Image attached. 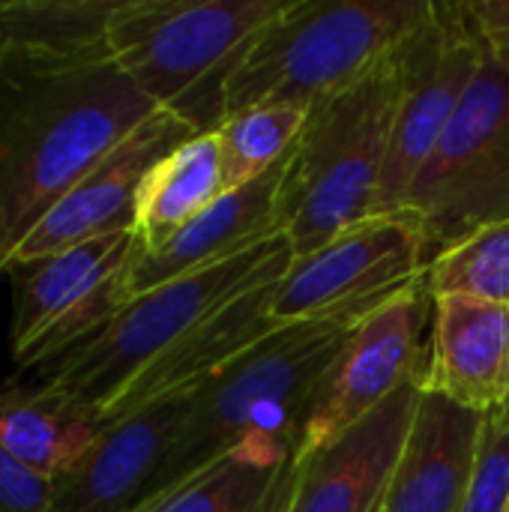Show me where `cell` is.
Wrapping results in <instances>:
<instances>
[{"label":"cell","mask_w":509,"mask_h":512,"mask_svg":"<svg viewBox=\"0 0 509 512\" xmlns=\"http://www.w3.org/2000/svg\"><path fill=\"white\" fill-rule=\"evenodd\" d=\"M426 285L432 297L465 294L509 306V222L441 252L426 270Z\"/></svg>","instance_id":"24"},{"label":"cell","mask_w":509,"mask_h":512,"mask_svg":"<svg viewBox=\"0 0 509 512\" xmlns=\"http://www.w3.org/2000/svg\"><path fill=\"white\" fill-rule=\"evenodd\" d=\"M462 12L483 54L509 72V0H462Z\"/></svg>","instance_id":"27"},{"label":"cell","mask_w":509,"mask_h":512,"mask_svg":"<svg viewBox=\"0 0 509 512\" xmlns=\"http://www.w3.org/2000/svg\"><path fill=\"white\" fill-rule=\"evenodd\" d=\"M291 261L288 237L276 234L219 264L156 285L132 297L93 339L48 366L42 384L105 420L123 390L201 318L255 282L288 270Z\"/></svg>","instance_id":"6"},{"label":"cell","mask_w":509,"mask_h":512,"mask_svg":"<svg viewBox=\"0 0 509 512\" xmlns=\"http://www.w3.org/2000/svg\"><path fill=\"white\" fill-rule=\"evenodd\" d=\"M285 162L261 174L258 180L225 192L201 216L183 225L156 249H141L129 267V300L165 285L177 276L195 273L201 267L219 264L231 255H240L276 234L279 228V189H282Z\"/></svg>","instance_id":"18"},{"label":"cell","mask_w":509,"mask_h":512,"mask_svg":"<svg viewBox=\"0 0 509 512\" xmlns=\"http://www.w3.org/2000/svg\"><path fill=\"white\" fill-rule=\"evenodd\" d=\"M429 246L411 210L369 216L315 252L294 258L273 291V324L369 315L423 279Z\"/></svg>","instance_id":"9"},{"label":"cell","mask_w":509,"mask_h":512,"mask_svg":"<svg viewBox=\"0 0 509 512\" xmlns=\"http://www.w3.org/2000/svg\"><path fill=\"white\" fill-rule=\"evenodd\" d=\"M363 321L366 315H345L279 327L201 384L141 504L201 474L246 441L297 450L327 372Z\"/></svg>","instance_id":"2"},{"label":"cell","mask_w":509,"mask_h":512,"mask_svg":"<svg viewBox=\"0 0 509 512\" xmlns=\"http://www.w3.org/2000/svg\"><path fill=\"white\" fill-rule=\"evenodd\" d=\"M420 384L402 387L324 450L288 456L258 512H372L411 432Z\"/></svg>","instance_id":"12"},{"label":"cell","mask_w":509,"mask_h":512,"mask_svg":"<svg viewBox=\"0 0 509 512\" xmlns=\"http://www.w3.org/2000/svg\"><path fill=\"white\" fill-rule=\"evenodd\" d=\"M429 0H288L243 48L225 117L255 105H315L378 66ZM222 117V120H225Z\"/></svg>","instance_id":"5"},{"label":"cell","mask_w":509,"mask_h":512,"mask_svg":"<svg viewBox=\"0 0 509 512\" xmlns=\"http://www.w3.org/2000/svg\"><path fill=\"white\" fill-rule=\"evenodd\" d=\"M432 306L435 300L423 276L366 315L315 396L294 450L297 459L342 438L402 387L420 384L429 345L423 336L432 324Z\"/></svg>","instance_id":"11"},{"label":"cell","mask_w":509,"mask_h":512,"mask_svg":"<svg viewBox=\"0 0 509 512\" xmlns=\"http://www.w3.org/2000/svg\"><path fill=\"white\" fill-rule=\"evenodd\" d=\"M135 252L138 237L126 228L12 267V360L48 369L93 339L129 303Z\"/></svg>","instance_id":"8"},{"label":"cell","mask_w":509,"mask_h":512,"mask_svg":"<svg viewBox=\"0 0 509 512\" xmlns=\"http://www.w3.org/2000/svg\"><path fill=\"white\" fill-rule=\"evenodd\" d=\"M0 512H54V483L0 444Z\"/></svg>","instance_id":"26"},{"label":"cell","mask_w":509,"mask_h":512,"mask_svg":"<svg viewBox=\"0 0 509 512\" xmlns=\"http://www.w3.org/2000/svg\"><path fill=\"white\" fill-rule=\"evenodd\" d=\"M372 512H384V498H381V501H378V504L372 507Z\"/></svg>","instance_id":"29"},{"label":"cell","mask_w":509,"mask_h":512,"mask_svg":"<svg viewBox=\"0 0 509 512\" xmlns=\"http://www.w3.org/2000/svg\"><path fill=\"white\" fill-rule=\"evenodd\" d=\"M192 135L198 132L180 117L168 111L150 114L45 213V219L24 237V243L12 255V267L48 258L93 237L132 228L135 201L144 177L162 156H168Z\"/></svg>","instance_id":"13"},{"label":"cell","mask_w":509,"mask_h":512,"mask_svg":"<svg viewBox=\"0 0 509 512\" xmlns=\"http://www.w3.org/2000/svg\"><path fill=\"white\" fill-rule=\"evenodd\" d=\"M282 273L255 282L252 288L240 291L237 297L216 306L207 318H201L183 339H177L156 363H150L123 390V396L108 408L102 426L162 396L198 390L237 357H243L252 345L279 330L273 324L270 306Z\"/></svg>","instance_id":"17"},{"label":"cell","mask_w":509,"mask_h":512,"mask_svg":"<svg viewBox=\"0 0 509 512\" xmlns=\"http://www.w3.org/2000/svg\"><path fill=\"white\" fill-rule=\"evenodd\" d=\"M102 432V420L51 384L0 387V444L45 480L66 474Z\"/></svg>","instance_id":"19"},{"label":"cell","mask_w":509,"mask_h":512,"mask_svg":"<svg viewBox=\"0 0 509 512\" xmlns=\"http://www.w3.org/2000/svg\"><path fill=\"white\" fill-rule=\"evenodd\" d=\"M195 390L147 402L102 426L84 456L54 480V512H132L177 441Z\"/></svg>","instance_id":"14"},{"label":"cell","mask_w":509,"mask_h":512,"mask_svg":"<svg viewBox=\"0 0 509 512\" xmlns=\"http://www.w3.org/2000/svg\"><path fill=\"white\" fill-rule=\"evenodd\" d=\"M228 192L219 138L213 132L192 135L168 156H162L141 183L135 201L132 231L141 249H156L174 237L183 225L201 216Z\"/></svg>","instance_id":"20"},{"label":"cell","mask_w":509,"mask_h":512,"mask_svg":"<svg viewBox=\"0 0 509 512\" xmlns=\"http://www.w3.org/2000/svg\"><path fill=\"white\" fill-rule=\"evenodd\" d=\"M459 512H509V420L486 417L474 480Z\"/></svg>","instance_id":"25"},{"label":"cell","mask_w":509,"mask_h":512,"mask_svg":"<svg viewBox=\"0 0 509 512\" xmlns=\"http://www.w3.org/2000/svg\"><path fill=\"white\" fill-rule=\"evenodd\" d=\"M399 45L366 75L315 102L285 156L279 228L294 258L375 213L399 102Z\"/></svg>","instance_id":"3"},{"label":"cell","mask_w":509,"mask_h":512,"mask_svg":"<svg viewBox=\"0 0 509 512\" xmlns=\"http://www.w3.org/2000/svg\"><path fill=\"white\" fill-rule=\"evenodd\" d=\"M498 414H501L504 420H509V384H507V399H504V405L498 408Z\"/></svg>","instance_id":"28"},{"label":"cell","mask_w":509,"mask_h":512,"mask_svg":"<svg viewBox=\"0 0 509 512\" xmlns=\"http://www.w3.org/2000/svg\"><path fill=\"white\" fill-rule=\"evenodd\" d=\"M309 117V105H255L228 114L216 126L225 186L240 189L291 153Z\"/></svg>","instance_id":"23"},{"label":"cell","mask_w":509,"mask_h":512,"mask_svg":"<svg viewBox=\"0 0 509 512\" xmlns=\"http://www.w3.org/2000/svg\"><path fill=\"white\" fill-rule=\"evenodd\" d=\"M402 210L417 216L429 264L462 240L509 222V72L489 57Z\"/></svg>","instance_id":"7"},{"label":"cell","mask_w":509,"mask_h":512,"mask_svg":"<svg viewBox=\"0 0 509 512\" xmlns=\"http://www.w3.org/2000/svg\"><path fill=\"white\" fill-rule=\"evenodd\" d=\"M156 111L108 51L0 42V273L45 213Z\"/></svg>","instance_id":"1"},{"label":"cell","mask_w":509,"mask_h":512,"mask_svg":"<svg viewBox=\"0 0 509 512\" xmlns=\"http://www.w3.org/2000/svg\"><path fill=\"white\" fill-rule=\"evenodd\" d=\"M432 300V336L420 390L483 417L495 414L509 384V306L465 294Z\"/></svg>","instance_id":"15"},{"label":"cell","mask_w":509,"mask_h":512,"mask_svg":"<svg viewBox=\"0 0 509 512\" xmlns=\"http://www.w3.org/2000/svg\"><path fill=\"white\" fill-rule=\"evenodd\" d=\"M483 60V45L468 27L462 0H429L417 27L399 45V102L372 216L402 210Z\"/></svg>","instance_id":"10"},{"label":"cell","mask_w":509,"mask_h":512,"mask_svg":"<svg viewBox=\"0 0 509 512\" xmlns=\"http://www.w3.org/2000/svg\"><path fill=\"white\" fill-rule=\"evenodd\" d=\"M288 0H117L105 42L120 72L198 135L225 117V84L249 39Z\"/></svg>","instance_id":"4"},{"label":"cell","mask_w":509,"mask_h":512,"mask_svg":"<svg viewBox=\"0 0 509 512\" xmlns=\"http://www.w3.org/2000/svg\"><path fill=\"white\" fill-rule=\"evenodd\" d=\"M114 6L117 0H3L0 42L48 54L108 51L105 30Z\"/></svg>","instance_id":"22"},{"label":"cell","mask_w":509,"mask_h":512,"mask_svg":"<svg viewBox=\"0 0 509 512\" xmlns=\"http://www.w3.org/2000/svg\"><path fill=\"white\" fill-rule=\"evenodd\" d=\"M486 417L420 393L411 432L384 492V512H459L477 468Z\"/></svg>","instance_id":"16"},{"label":"cell","mask_w":509,"mask_h":512,"mask_svg":"<svg viewBox=\"0 0 509 512\" xmlns=\"http://www.w3.org/2000/svg\"><path fill=\"white\" fill-rule=\"evenodd\" d=\"M294 450L246 441L201 474L138 504L132 512H258Z\"/></svg>","instance_id":"21"}]
</instances>
